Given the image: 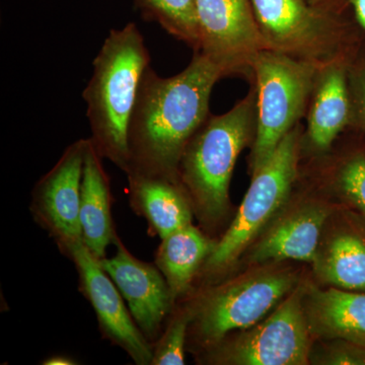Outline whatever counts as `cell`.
<instances>
[{"mask_svg":"<svg viewBox=\"0 0 365 365\" xmlns=\"http://www.w3.org/2000/svg\"><path fill=\"white\" fill-rule=\"evenodd\" d=\"M199 49L223 76L253 79L257 55L265 50L250 0H196Z\"/></svg>","mask_w":365,"mask_h":365,"instance_id":"obj_9","label":"cell"},{"mask_svg":"<svg viewBox=\"0 0 365 365\" xmlns=\"http://www.w3.org/2000/svg\"><path fill=\"white\" fill-rule=\"evenodd\" d=\"M43 364L45 365H74L78 364L76 360L72 359L71 357H67L66 355H54V356L49 357L45 359Z\"/></svg>","mask_w":365,"mask_h":365,"instance_id":"obj_25","label":"cell"},{"mask_svg":"<svg viewBox=\"0 0 365 365\" xmlns=\"http://www.w3.org/2000/svg\"><path fill=\"white\" fill-rule=\"evenodd\" d=\"M225 78L200 52L176 76L144 72L128 128L129 165L138 173L179 179V163L190 139L209 117L213 86Z\"/></svg>","mask_w":365,"mask_h":365,"instance_id":"obj_1","label":"cell"},{"mask_svg":"<svg viewBox=\"0 0 365 365\" xmlns=\"http://www.w3.org/2000/svg\"><path fill=\"white\" fill-rule=\"evenodd\" d=\"M74 264L79 289L90 302L103 337L123 349L137 365H151L153 347L139 330L114 281L88 251L83 240L61 250Z\"/></svg>","mask_w":365,"mask_h":365,"instance_id":"obj_10","label":"cell"},{"mask_svg":"<svg viewBox=\"0 0 365 365\" xmlns=\"http://www.w3.org/2000/svg\"><path fill=\"white\" fill-rule=\"evenodd\" d=\"M114 245L116 254L98 261L128 304L139 330L153 347L176 302L157 265L135 258L119 237Z\"/></svg>","mask_w":365,"mask_h":365,"instance_id":"obj_12","label":"cell"},{"mask_svg":"<svg viewBox=\"0 0 365 365\" xmlns=\"http://www.w3.org/2000/svg\"><path fill=\"white\" fill-rule=\"evenodd\" d=\"M300 125L288 132L268 162L255 173L244 200L225 234L216 241L201 272L215 277L227 272L287 204L299 173Z\"/></svg>","mask_w":365,"mask_h":365,"instance_id":"obj_5","label":"cell"},{"mask_svg":"<svg viewBox=\"0 0 365 365\" xmlns=\"http://www.w3.org/2000/svg\"><path fill=\"white\" fill-rule=\"evenodd\" d=\"M86 139L64 150L58 162L36 182L30 211L34 220L54 240L60 251L81 235V187Z\"/></svg>","mask_w":365,"mask_h":365,"instance_id":"obj_11","label":"cell"},{"mask_svg":"<svg viewBox=\"0 0 365 365\" xmlns=\"http://www.w3.org/2000/svg\"><path fill=\"white\" fill-rule=\"evenodd\" d=\"M127 178L131 207L146 220L151 235L162 240L192 223L193 208L181 182L138 173Z\"/></svg>","mask_w":365,"mask_h":365,"instance_id":"obj_17","label":"cell"},{"mask_svg":"<svg viewBox=\"0 0 365 365\" xmlns=\"http://www.w3.org/2000/svg\"><path fill=\"white\" fill-rule=\"evenodd\" d=\"M321 67L270 50L257 55L252 79L257 93L252 175L268 162L283 137L306 114Z\"/></svg>","mask_w":365,"mask_h":365,"instance_id":"obj_6","label":"cell"},{"mask_svg":"<svg viewBox=\"0 0 365 365\" xmlns=\"http://www.w3.org/2000/svg\"><path fill=\"white\" fill-rule=\"evenodd\" d=\"M257 127L255 86L234 108L210 116L190 139L179 163V179L194 215L206 230L218 227L230 210V184L242 150L254 143Z\"/></svg>","mask_w":365,"mask_h":365,"instance_id":"obj_3","label":"cell"},{"mask_svg":"<svg viewBox=\"0 0 365 365\" xmlns=\"http://www.w3.org/2000/svg\"><path fill=\"white\" fill-rule=\"evenodd\" d=\"M345 345L337 346L329 349L319 359V364H365V353L364 347L344 342Z\"/></svg>","mask_w":365,"mask_h":365,"instance_id":"obj_23","label":"cell"},{"mask_svg":"<svg viewBox=\"0 0 365 365\" xmlns=\"http://www.w3.org/2000/svg\"><path fill=\"white\" fill-rule=\"evenodd\" d=\"M349 61L338 60L319 69L307 109V138L314 150L324 153L352 116L348 81Z\"/></svg>","mask_w":365,"mask_h":365,"instance_id":"obj_14","label":"cell"},{"mask_svg":"<svg viewBox=\"0 0 365 365\" xmlns=\"http://www.w3.org/2000/svg\"><path fill=\"white\" fill-rule=\"evenodd\" d=\"M364 353H365V347H364Z\"/></svg>","mask_w":365,"mask_h":365,"instance_id":"obj_27","label":"cell"},{"mask_svg":"<svg viewBox=\"0 0 365 365\" xmlns=\"http://www.w3.org/2000/svg\"><path fill=\"white\" fill-rule=\"evenodd\" d=\"M193 317V302L173 313L162 335L153 344L151 365L185 364V347Z\"/></svg>","mask_w":365,"mask_h":365,"instance_id":"obj_21","label":"cell"},{"mask_svg":"<svg viewBox=\"0 0 365 365\" xmlns=\"http://www.w3.org/2000/svg\"><path fill=\"white\" fill-rule=\"evenodd\" d=\"M353 83V100H355L360 120L365 128V66L355 74L354 79H352Z\"/></svg>","mask_w":365,"mask_h":365,"instance_id":"obj_24","label":"cell"},{"mask_svg":"<svg viewBox=\"0 0 365 365\" xmlns=\"http://www.w3.org/2000/svg\"><path fill=\"white\" fill-rule=\"evenodd\" d=\"M330 212V208L322 202L304 203L288 211L255 242L250 263L295 260L313 264Z\"/></svg>","mask_w":365,"mask_h":365,"instance_id":"obj_13","label":"cell"},{"mask_svg":"<svg viewBox=\"0 0 365 365\" xmlns=\"http://www.w3.org/2000/svg\"><path fill=\"white\" fill-rule=\"evenodd\" d=\"M103 158L90 138H86L81 187V235L86 248L96 258H105L118 235L112 216L111 185Z\"/></svg>","mask_w":365,"mask_h":365,"instance_id":"obj_16","label":"cell"},{"mask_svg":"<svg viewBox=\"0 0 365 365\" xmlns=\"http://www.w3.org/2000/svg\"><path fill=\"white\" fill-rule=\"evenodd\" d=\"M265 50L324 66L349 61V33L306 0H250Z\"/></svg>","mask_w":365,"mask_h":365,"instance_id":"obj_7","label":"cell"},{"mask_svg":"<svg viewBox=\"0 0 365 365\" xmlns=\"http://www.w3.org/2000/svg\"><path fill=\"white\" fill-rule=\"evenodd\" d=\"M299 285V276L289 269L263 268L210 288L193 302L188 339L210 349L230 333L265 319Z\"/></svg>","mask_w":365,"mask_h":365,"instance_id":"obj_4","label":"cell"},{"mask_svg":"<svg viewBox=\"0 0 365 365\" xmlns=\"http://www.w3.org/2000/svg\"><path fill=\"white\" fill-rule=\"evenodd\" d=\"M144 16L160 24L170 35L199 49L196 0H137Z\"/></svg>","mask_w":365,"mask_h":365,"instance_id":"obj_20","label":"cell"},{"mask_svg":"<svg viewBox=\"0 0 365 365\" xmlns=\"http://www.w3.org/2000/svg\"><path fill=\"white\" fill-rule=\"evenodd\" d=\"M313 266L325 284L365 292V237L350 230L334 232L321 242Z\"/></svg>","mask_w":365,"mask_h":365,"instance_id":"obj_19","label":"cell"},{"mask_svg":"<svg viewBox=\"0 0 365 365\" xmlns=\"http://www.w3.org/2000/svg\"><path fill=\"white\" fill-rule=\"evenodd\" d=\"M360 26L365 30V0H351Z\"/></svg>","mask_w":365,"mask_h":365,"instance_id":"obj_26","label":"cell"},{"mask_svg":"<svg viewBox=\"0 0 365 365\" xmlns=\"http://www.w3.org/2000/svg\"><path fill=\"white\" fill-rule=\"evenodd\" d=\"M341 195L365 216V155H352L341 163L335 174Z\"/></svg>","mask_w":365,"mask_h":365,"instance_id":"obj_22","label":"cell"},{"mask_svg":"<svg viewBox=\"0 0 365 365\" xmlns=\"http://www.w3.org/2000/svg\"><path fill=\"white\" fill-rule=\"evenodd\" d=\"M304 285L295 288L267 318L206 350V360L230 365L309 364L313 335L304 314Z\"/></svg>","mask_w":365,"mask_h":365,"instance_id":"obj_8","label":"cell"},{"mask_svg":"<svg viewBox=\"0 0 365 365\" xmlns=\"http://www.w3.org/2000/svg\"><path fill=\"white\" fill-rule=\"evenodd\" d=\"M150 55L135 23L114 29L93 62V74L83 93L90 139L101 157L126 173L128 128L139 85Z\"/></svg>","mask_w":365,"mask_h":365,"instance_id":"obj_2","label":"cell"},{"mask_svg":"<svg viewBox=\"0 0 365 365\" xmlns=\"http://www.w3.org/2000/svg\"><path fill=\"white\" fill-rule=\"evenodd\" d=\"M304 309L313 337L365 347V292L304 285Z\"/></svg>","mask_w":365,"mask_h":365,"instance_id":"obj_15","label":"cell"},{"mask_svg":"<svg viewBox=\"0 0 365 365\" xmlns=\"http://www.w3.org/2000/svg\"><path fill=\"white\" fill-rule=\"evenodd\" d=\"M215 244L193 223L162 239L155 265L165 276L175 302L188 294Z\"/></svg>","mask_w":365,"mask_h":365,"instance_id":"obj_18","label":"cell"}]
</instances>
